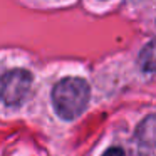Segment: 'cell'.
<instances>
[{
  "label": "cell",
  "instance_id": "obj_3",
  "mask_svg": "<svg viewBox=\"0 0 156 156\" xmlns=\"http://www.w3.org/2000/svg\"><path fill=\"white\" fill-rule=\"evenodd\" d=\"M136 138H138L141 146H146L149 149L153 148V143H154V118L151 114L139 124Z\"/></svg>",
  "mask_w": 156,
  "mask_h": 156
},
{
  "label": "cell",
  "instance_id": "obj_1",
  "mask_svg": "<svg viewBox=\"0 0 156 156\" xmlns=\"http://www.w3.org/2000/svg\"><path fill=\"white\" fill-rule=\"evenodd\" d=\"M91 87L81 77H64L52 89V104L59 118L72 121L87 108Z\"/></svg>",
  "mask_w": 156,
  "mask_h": 156
},
{
  "label": "cell",
  "instance_id": "obj_5",
  "mask_svg": "<svg viewBox=\"0 0 156 156\" xmlns=\"http://www.w3.org/2000/svg\"><path fill=\"white\" fill-rule=\"evenodd\" d=\"M102 156H126V154H124V151H122V148H119V146H112V148H109Z\"/></svg>",
  "mask_w": 156,
  "mask_h": 156
},
{
  "label": "cell",
  "instance_id": "obj_4",
  "mask_svg": "<svg viewBox=\"0 0 156 156\" xmlns=\"http://www.w3.org/2000/svg\"><path fill=\"white\" fill-rule=\"evenodd\" d=\"M138 62H139L141 71H144V72L154 71V42L153 41L144 45V49H143L141 54H139Z\"/></svg>",
  "mask_w": 156,
  "mask_h": 156
},
{
  "label": "cell",
  "instance_id": "obj_2",
  "mask_svg": "<svg viewBox=\"0 0 156 156\" xmlns=\"http://www.w3.org/2000/svg\"><path fill=\"white\" fill-rule=\"evenodd\" d=\"M30 87V72L25 69H12L0 77V99L7 106H19L25 101Z\"/></svg>",
  "mask_w": 156,
  "mask_h": 156
}]
</instances>
